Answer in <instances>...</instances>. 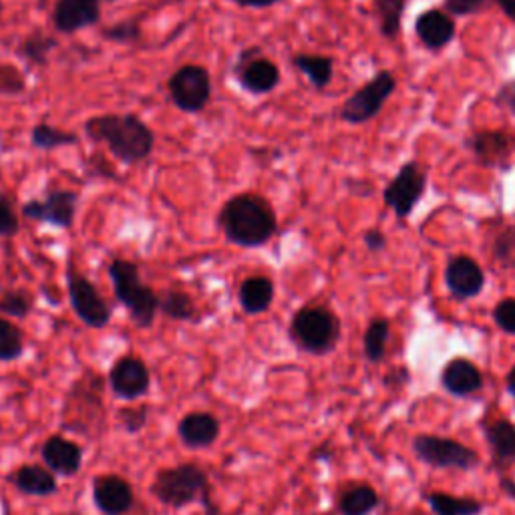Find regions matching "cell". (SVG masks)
I'll list each match as a JSON object with an SVG mask.
<instances>
[{"label":"cell","mask_w":515,"mask_h":515,"mask_svg":"<svg viewBox=\"0 0 515 515\" xmlns=\"http://www.w3.org/2000/svg\"><path fill=\"white\" fill-rule=\"evenodd\" d=\"M218 226L230 244L244 250H256L276 236L278 218L264 196L244 192L224 202L218 212Z\"/></svg>","instance_id":"1"},{"label":"cell","mask_w":515,"mask_h":515,"mask_svg":"<svg viewBox=\"0 0 515 515\" xmlns=\"http://www.w3.org/2000/svg\"><path fill=\"white\" fill-rule=\"evenodd\" d=\"M85 135L103 143L109 153L125 163L135 165L151 157L155 147L153 129L133 113H107L85 121Z\"/></svg>","instance_id":"2"},{"label":"cell","mask_w":515,"mask_h":515,"mask_svg":"<svg viewBox=\"0 0 515 515\" xmlns=\"http://www.w3.org/2000/svg\"><path fill=\"white\" fill-rule=\"evenodd\" d=\"M113 294L125 306L137 328H149L159 312V294L143 284L139 266L125 258H115L107 266Z\"/></svg>","instance_id":"3"},{"label":"cell","mask_w":515,"mask_h":515,"mask_svg":"<svg viewBox=\"0 0 515 515\" xmlns=\"http://www.w3.org/2000/svg\"><path fill=\"white\" fill-rule=\"evenodd\" d=\"M153 497L174 509L208 499V475L196 463H182L155 473L151 481Z\"/></svg>","instance_id":"4"},{"label":"cell","mask_w":515,"mask_h":515,"mask_svg":"<svg viewBox=\"0 0 515 515\" xmlns=\"http://www.w3.org/2000/svg\"><path fill=\"white\" fill-rule=\"evenodd\" d=\"M290 338L308 355H326L338 345L340 320L326 306H304L292 316Z\"/></svg>","instance_id":"5"},{"label":"cell","mask_w":515,"mask_h":515,"mask_svg":"<svg viewBox=\"0 0 515 515\" xmlns=\"http://www.w3.org/2000/svg\"><path fill=\"white\" fill-rule=\"evenodd\" d=\"M167 95L176 109L200 113L212 99V77L202 65H184L167 79Z\"/></svg>","instance_id":"6"},{"label":"cell","mask_w":515,"mask_h":515,"mask_svg":"<svg viewBox=\"0 0 515 515\" xmlns=\"http://www.w3.org/2000/svg\"><path fill=\"white\" fill-rule=\"evenodd\" d=\"M65 278H67L69 302L77 318L89 328H95V330L105 328L111 322V306L105 302L97 286L87 276L77 272L73 264H69Z\"/></svg>","instance_id":"7"},{"label":"cell","mask_w":515,"mask_h":515,"mask_svg":"<svg viewBox=\"0 0 515 515\" xmlns=\"http://www.w3.org/2000/svg\"><path fill=\"white\" fill-rule=\"evenodd\" d=\"M413 451L423 463L435 469L469 471L479 465V455L471 447H465L459 441L437 437V435L415 437Z\"/></svg>","instance_id":"8"},{"label":"cell","mask_w":515,"mask_h":515,"mask_svg":"<svg viewBox=\"0 0 515 515\" xmlns=\"http://www.w3.org/2000/svg\"><path fill=\"white\" fill-rule=\"evenodd\" d=\"M79 210V194L73 190H49L43 198L29 200L21 212L27 220L69 230Z\"/></svg>","instance_id":"9"},{"label":"cell","mask_w":515,"mask_h":515,"mask_svg":"<svg viewBox=\"0 0 515 515\" xmlns=\"http://www.w3.org/2000/svg\"><path fill=\"white\" fill-rule=\"evenodd\" d=\"M234 75L242 89L250 95H268L280 85V69L274 61L264 57L258 47H250L238 55Z\"/></svg>","instance_id":"10"},{"label":"cell","mask_w":515,"mask_h":515,"mask_svg":"<svg viewBox=\"0 0 515 515\" xmlns=\"http://www.w3.org/2000/svg\"><path fill=\"white\" fill-rule=\"evenodd\" d=\"M395 85V77L387 71H381L371 83H367L363 89L347 99V103L342 105L340 117L355 125L373 119L395 91Z\"/></svg>","instance_id":"11"},{"label":"cell","mask_w":515,"mask_h":515,"mask_svg":"<svg viewBox=\"0 0 515 515\" xmlns=\"http://www.w3.org/2000/svg\"><path fill=\"white\" fill-rule=\"evenodd\" d=\"M105 0H55L53 27L61 35H73L101 23Z\"/></svg>","instance_id":"12"},{"label":"cell","mask_w":515,"mask_h":515,"mask_svg":"<svg viewBox=\"0 0 515 515\" xmlns=\"http://www.w3.org/2000/svg\"><path fill=\"white\" fill-rule=\"evenodd\" d=\"M427 176L421 165L407 163L391 186L385 190V204L395 210L399 218H407L411 210L417 206L425 192Z\"/></svg>","instance_id":"13"},{"label":"cell","mask_w":515,"mask_h":515,"mask_svg":"<svg viewBox=\"0 0 515 515\" xmlns=\"http://www.w3.org/2000/svg\"><path fill=\"white\" fill-rule=\"evenodd\" d=\"M109 385L115 397L123 401H137L149 393L151 375L139 357H121L109 371Z\"/></svg>","instance_id":"14"},{"label":"cell","mask_w":515,"mask_h":515,"mask_svg":"<svg viewBox=\"0 0 515 515\" xmlns=\"http://www.w3.org/2000/svg\"><path fill=\"white\" fill-rule=\"evenodd\" d=\"M93 501L103 515H125L135 505V493L127 479L99 475L93 479Z\"/></svg>","instance_id":"15"},{"label":"cell","mask_w":515,"mask_h":515,"mask_svg":"<svg viewBox=\"0 0 515 515\" xmlns=\"http://www.w3.org/2000/svg\"><path fill=\"white\" fill-rule=\"evenodd\" d=\"M220 431H222L220 419L206 411L188 413L178 425V435H180L182 443L190 449L212 447L218 441Z\"/></svg>","instance_id":"16"},{"label":"cell","mask_w":515,"mask_h":515,"mask_svg":"<svg viewBox=\"0 0 515 515\" xmlns=\"http://www.w3.org/2000/svg\"><path fill=\"white\" fill-rule=\"evenodd\" d=\"M43 461L47 469H51L57 475L71 477L79 473L81 463H83V451L75 441H69L61 435H53L45 441L41 449Z\"/></svg>","instance_id":"17"},{"label":"cell","mask_w":515,"mask_h":515,"mask_svg":"<svg viewBox=\"0 0 515 515\" xmlns=\"http://www.w3.org/2000/svg\"><path fill=\"white\" fill-rule=\"evenodd\" d=\"M445 282L453 296L473 298L481 292V288L485 284V276L475 260H471L467 256H457L447 264Z\"/></svg>","instance_id":"18"},{"label":"cell","mask_w":515,"mask_h":515,"mask_svg":"<svg viewBox=\"0 0 515 515\" xmlns=\"http://www.w3.org/2000/svg\"><path fill=\"white\" fill-rule=\"evenodd\" d=\"M441 383L447 393L455 397H467L483 387V377L471 361L455 359L443 369Z\"/></svg>","instance_id":"19"},{"label":"cell","mask_w":515,"mask_h":515,"mask_svg":"<svg viewBox=\"0 0 515 515\" xmlns=\"http://www.w3.org/2000/svg\"><path fill=\"white\" fill-rule=\"evenodd\" d=\"M238 300L246 314H264L274 302V282L268 276H250L240 284Z\"/></svg>","instance_id":"20"},{"label":"cell","mask_w":515,"mask_h":515,"mask_svg":"<svg viewBox=\"0 0 515 515\" xmlns=\"http://www.w3.org/2000/svg\"><path fill=\"white\" fill-rule=\"evenodd\" d=\"M483 431L495 465L505 467L515 463V425L505 419H497L485 423Z\"/></svg>","instance_id":"21"},{"label":"cell","mask_w":515,"mask_h":515,"mask_svg":"<svg viewBox=\"0 0 515 515\" xmlns=\"http://www.w3.org/2000/svg\"><path fill=\"white\" fill-rule=\"evenodd\" d=\"M417 35L429 49H441L455 37L453 21L441 11H427L417 19Z\"/></svg>","instance_id":"22"},{"label":"cell","mask_w":515,"mask_h":515,"mask_svg":"<svg viewBox=\"0 0 515 515\" xmlns=\"http://www.w3.org/2000/svg\"><path fill=\"white\" fill-rule=\"evenodd\" d=\"M15 485L29 497H49L59 489L55 473L41 465H23L15 473Z\"/></svg>","instance_id":"23"},{"label":"cell","mask_w":515,"mask_h":515,"mask_svg":"<svg viewBox=\"0 0 515 515\" xmlns=\"http://www.w3.org/2000/svg\"><path fill=\"white\" fill-rule=\"evenodd\" d=\"M379 505L377 491L367 483L347 487L338 497L340 515H369Z\"/></svg>","instance_id":"24"},{"label":"cell","mask_w":515,"mask_h":515,"mask_svg":"<svg viewBox=\"0 0 515 515\" xmlns=\"http://www.w3.org/2000/svg\"><path fill=\"white\" fill-rule=\"evenodd\" d=\"M159 312L171 320L180 322H190L198 318V306L194 298L188 292L176 288L163 290L159 294Z\"/></svg>","instance_id":"25"},{"label":"cell","mask_w":515,"mask_h":515,"mask_svg":"<svg viewBox=\"0 0 515 515\" xmlns=\"http://www.w3.org/2000/svg\"><path fill=\"white\" fill-rule=\"evenodd\" d=\"M292 65L306 75V79L312 83L314 89H324L330 79H332V69H334V61L330 57L324 55H306V53H298L292 57Z\"/></svg>","instance_id":"26"},{"label":"cell","mask_w":515,"mask_h":515,"mask_svg":"<svg viewBox=\"0 0 515 515\" xmlns=\"http://www.w3.org/2000/svg\"><path fill=\"white\" fill-rule=\"evenodd\" d=\"M59 47V41L43 31H33L19 43V57L31 65L43 67L49 63V55Z\"/></svg>","instance_id":"27"},{"label":"cell","mask_w":515,"mask_h":515,"mask_svg":"<svg viewBox=\"0 0 515 515\" xmlns=\"http://www.w3.org/2000/svg\"><path fill=\"white\" fill-rule=\"evenodd\" d=\"M79 141H81V137L77 133L63 131L49 123H37L31 131V145L41 151H55L61 147L77 145Z\"/></svg>","instance_id":"28"},{"label":"cell","mask_w":515,"mask_h":515,"mask_svg":"<svg viewBox=\"0 0 515 515\" xmlns=\"http://www.w3.org/2000/svg\"><path fill=\"white\" fill-rule=\"evenodd\" d=\"M427 501L437 515H479L483 509L473 497H455L449 493H431Z\"/></svg>","instance_id":"29"},{"label":"cell","mask_w":515,"mask_h":515,"mask_svg":"<svg viewBox=\"0 0 515 515\" xmlns=\"http://www.w3.org/2000/svg\"><path fill=\"white\" fill-rule=\"evenodd\" d=\"M25 353V334L9 318L0 316V363L21 359Z\"/></svg>","instance_id":"30"},{"label":"cell","mask_w":515,"mask_h":515,"mask_svg":"<svg viewBox=\"0 0 515 515\" xmlns=\"http://www.w3.org/2000/svg\"><path fill=\"white\" fill-rule=\"evenodd\" d=\"M389 330L391 324L385 318H375L367 332H365V340H363V347H365V357L371 363H381L385 357V349H387V340H389Z\"/></svg>","instance_id":"31"},{"label":"cell","mask_w":515,"mask_h":515,"mask_svg":"<svg viewBox=\"0 0 515 515\" xmlns=\"http://www.w3.org/2000/svg\"><path fill=\"white\" fill-rule=\"evenodd\" d=\"M375 9L381 21L385 37H397L401 29V17L405 11V0H375Z\"/></svg>","instance_id":"32"},{"label":"cell","mask_w":515,"mask_h":515,"mask_svg":"<svg viewBox=\"0 0 515 515\" xmlns=\"http://www.w3.org/2000/svg\"><path fill=\"white\" fill-rule=\"evenodd\" d=\"M33 306H35V298L25 288L7 290L3 296H0V312L11 316V318H25V316H29Z\"/></svg>","instance_id":"33"},{"label":"cell","mask_w":515,"mask_h":515,"mask_svg":"<svg viewBox=\"0 0 515 515\" xmlns=\"http://www.w3.org/2000/svg\"><path fill=\"white\" fill-rule=\"evenodd\" d=\"M103 37L111 43H123V45H133L141 41V25L135 19L129 21H119L103 29Z\"/></svg>","instance_id":"34"},{"label":"cell","mask_w":515,"mask_h":515,"mask_svg":"<svg viewBox=\"0 0 515 515\" xmlns=\"http://www.w3.org/2000/svg\"><path fill=\"white\" fill-rule=\"evenodd\" d=\"M493 256L505 268H515V228H505L493 242Z\"/></svg>","instance_id":"35"},{"label":"cell","mask_w":515,"mask_h":515,"mask_svg":"<svg viewBox=\"0 0 515 515\" xmlns=\"http://www.w3.org/2000/svg\"><path fill=\"white\" fill-rule=\"evenodd\" d=\"M27 89L25 75L15 67L0 63V95H21Z\"/></svg>","instance_id":"36"},{"label":"cell","mask_w":515,"mask_h":515,"mask_svg":"<svg viewBox=\"0 0 515 515\" xmlns=\"http://www.w3.org/2000/svg\"><path fill=\"white\" fill-rule=\"evenodd\" d=\"M21 230V220L13 208V202L0 192V238H15Z\"/></svg>","instance_id":"37"},{"label":"cell","mask_w":515,"mask_h":515,"mask_svg":"<svg viewBox=\"0 0 515 515\" xmlns=\"http://www.w3.org/2000/svg\"><path fill=\"white\" fill-rule=\"evenodd\" d=\"M475 151L485 159H497L499 155H503L507 151V139H505V135H499V133L477 135Z\"/></svg>","instance_id":"38"},{"label":"cell","mask_w":515,"mask_h":515,"mask_svg":"<svg viewBox=\"0 0 515 515\" xmlns=\"http://www.w3.org/2000/svg\"><path fill=\"white\" fill-rule=\"evenodd\" d=\"M493 318L503 332L515 334V298L501 300L493 310Z\"/></svg>","instance_id":"39"},{"label":"cell","mask_w":515,"mask_h":515,"mask_svg":"<svg viewBox=\"0 0 515 515\" xmlns=\"http://www.w3.org/2000/svg\"><path fill=\"white\" fill-rule=\"evenodd\" d=\"M119 421L123 423L127 433H137L143 429L147 421V407H129L119 413Z\"/></svg>","instance_id":"40"},{"label":"cell","mask_w":515,"mask_h":515,"mask_svg":"<svg viewBox=\"0 0 515 515\" xmlns=\"http://www.w3.org/2000/svg\"><path fill=\"white\" fill-rule=\"evenodd\" d=\"M485 5V0H445V9L453 15H471Z\"/></svg>","instance_id":"41"},{"label":"cell","mask_w":515,"mask_h":515,"mask_svg":"<svg viewBox=\"0 0 515 515\" xmlns=\"http://www.w3.org/2000/svg\"><path fill=\"white\" fill-rule=\"evenodd\" d=\"M228 3H234L240 9H256V11H260V9H270V7L278 5V3H286V0H228Z\"/></svg>","instance_id":"42"},{"label":"cell","mask_w":515,"mask_h":515,"mask_svg":"<svg viewBox=\"0 0 515 515\" xmlns=\"http://www.w3.org/2000/svg\"><path fill=\"white\" fill-rule=\"evenodd\" d=\"M365 242H367L369 250H373V252L383 250L385 244H387V240H385V236L381 232H367L365 234Z\"/></svg>","instance_id":"43"},{"label":"cell","mask_w":515,"mask_h":515,"mask_svg":"<svg viewBox=\"0 0 515 515\" xmlns=\"http://www.w3.org/2000/svg\"><path fill=\"white\" fill-rule=\"evenodd\" d=\"M501 99L509 105V109H511V111H513V115H515V81H513V83H509V85L505 87V91H503Z\"/></svg>","instance_id":"44"},{"label":"cell","mask_w":515,"mask_h":515,"mask_svg":"<svg viewBox=\"0 0 515 515\" xmlns=\"http://www.w3.org/2000/svg\"><path fill=\"white\" fill-rule=\"evenodd\" d=\"M497 5L509 19L515 21V0H497Z\"/></svg>","instance_id":"45"},{"label":"cell","mask_w":515,"mask_h":515,"mask_svg":"<svg viewBox=\"0 0 515 515\" xmlns=\"http://www.w3.org/2000/svg\"><path fill=\"white\" fill-rule=\"evenodd\" d=\"M507 387H509V393L515 397V365H513V369L507 375Z\"/></svg>","instance_id":"46"},{"label":"cell","mask_w":515,"mask_h":515,"mask_svg":"<svg viewBox=\"0 0 515 515\" xmlns=\"http://www.w3.org/2000/svg\"><path fill=\"white\" fill-rule=\"evenodd\" d=\"M501 485H503V489H505V491H507L511 497H515V485H513L511 481L503 479V481H501Z\"/></svg>","instance_id":"47"}]
</instances>
